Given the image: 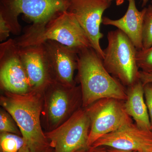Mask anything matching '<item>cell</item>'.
I'll list each match as a JSON object with an SVG mask.
<instances>
[{
  "label": "cell",
  "instance_id": "6da1fadb",
  "mask_svg": "<svg viewBox=\"0 0 152 152\" xmlns=\"http://www.w3.org/2000/svg\"><path fill=\"white\" fill-rule=\"evenodd\" d=\"M43 101V92L37 91L23 94L4 91L0 97L1 105L15 120L31 152L50 147L41 123Z\"/></svg>",
  "mask_w": 152,
  "mask_h": 152
},
{
  "label": "cell",
  "instance_id": "7a4b0ae2",
  "mask_svg": "<svg viewBox=\"0 0 152 152\" xmlns=\"http://www.w3.org/2000/svg\"><path fill=\"white\" fill-rule=\"evenodd\" d=\"M77 70L83 108L105 98L126 100L124 87L110 75L92 48L79 51Z\"/></svg>",
  "mask_w": 152,
  "mask_h": 152
},
{
  "label": "cell",
  "instance_id": "3957f363",
  "mask_svg": "<svg viewBox=\"0 0 152 152\" xmlns=\"http://www.w3.org/2000/svg\"><path fill=\"white\" fill-rule=\"evenodd\" d=\"M15 40L21 48L41 45L48 40L79 51L92 48L75 15L68 10L57 15L44 26L27 28L23 34Z\"/></svg>",
  "mask_w": 152,
  "mask_h": 152
},
{
  "label": "cell",
  "instance_id": "277c9868",
  "mask_svg": "<svg viewBox=\"0 0 152 152\" xmlns=\"http://www.w3.org/2000/svg\"><path fill=\"white\" fill-rule=\"evenodd\" d=\"M69 4L70 0H0V15L9 25L11 33L18 35L21 31L18 20L20 14L32 22L31 27H38L68 10Z\"/></svg>",
  "mask_w": 152,
  "mask_h": 152
},
{
  "label": "cell",
  "instance_id": "5b68a950",
  "mask_svg": "<svg viewBox=\"0 0 152 152\" xmlns=\"http://www.w3.org/2000/svg\"><path fill=\"white\" fill-rule=\"evenodd\" d=\"M41 123L45 132L56 129L65 122L82 103L80 86H68L53 81L43 91Z\"/></svg>",
  "mask_w": 152,
  "mask_h": 152
},
{
  "label": "cell",
  "instance_id": "8992f818",
  "mask_svg": "<svg viewBox=\"0 0 152 152\" xmlns=\"http://www.w3.org/2000/svg\"><path fill=\"white\" fill-rule=\"evenodd\" d=\"M107 46L102 60L109 73L115 76L124 85L131 86L139 80L137 50L126 34L119 29L108 33Z\"/></svg>",
  "mask_w": 152,
  "mask_h": 152
},
{
  "label": "cell",
  "instance_id": "52a82bcc",
  "mask_svg": "<svg viewBox=\"0 0 152 152\" xmlns=\"http://www.w3.org/2000/svg\"><path fill=\"white\" fill-rule=\"evenodd\" d=\"M120 101L105 98L85 108L91 121L88 147L102 136L132 123Z\"/></svg>",
  "mask_w": 152,
  "mask_h": 152
},
{
  "label": "cell",
  "instance_id": "ba28073f",
  "mask_svg": "<svg viewBox=\"0 0 152 152\" xmlns=\"http://www.w3.org/2000/svg\"><path fill=\"white\" fill-rule=\"evenodd\" d=\"M90 127L86 110L80 109L56 129L45 133L54 152H75L88 147Z\"/></svg>",
  "mask_w": 152,
  "mask_h": 152
},
{
  "label": "cell",
  "instance_id": "9c48e42d",
  "mask_svg": "<svg viewBox=\"0 0 152 152\" xmlns=\"http://www.w3.org/2000/svg\"><path fill=\"white\" fill-rule=\"evenodd\" d=\"M0 83L4 91L13 94L33 91L15 40L10 39L0 45Z\"/></svg>",
  "mask_w": 152,
  "mask_h": 152
},
{
  "label": "cell",
  "instance_id": "30bf717a",
  "mask_svg": "<svg viewBox=\"0 0 152 152\" xmlns=\"http://www.w3.org/2000/svg\"><path fill=\"white\" fill-rule=\"evenodd\" d=\"M110 0H70L68 11L73 14L89 40L92 47L102 60L104 50L100 40L103 37L101 32L103 15L111 4Z\"/></svg>",
  "mask_w": 152,
  "mask_h": 152
},
{
  "label": "cell",
  "instance_id": "8fae6325",
  "mask_svg": "<svg viewBox=\"0 0 152 152\" xmlns=\"http://www.w3.org/2000/svg\"><path fill=\"white\" fill-rule=\"evenodd\" d=\"M42 44L53 81L68 86H75L74 74L77 69L79 50L54 41Z\"/></svg>",
  "mask_w": 152,
  "mask_h": 152
},
{
  "label": "cell",
  "instance_id": "7c38bea8",
  "mask_svg": "<svg viewBox=\"0 0 152 152\" xmlns=\"http://www.w3.org/2000/svg\"><path fill=\"white\" fill-rule=\"evenodd\" d=\"M91 146L138 152L152 151V132L140 129L132 123L101 137Z\"/></svg>",
  "mask_w": 152,
  "mask_h": 152
},
{
  "label": "cell",
  "instance_id": "4fadbf2b",
  "mask_svg": "<svg viewBox=\"0 0 152 152\" xmlns=\"http://www.w3.org/2000/svg\"><path fill=\"white\" fill-rule=\"evenodd\" d=\"M19 53L32 89L43 92L53 80L42 44L19 47Z\"/></svg>",
  "mask_w": 152,
  "mask_h": 152
},
{
  "label": "cell",
  "instance_id": "5bb4252c",
  "mask_svg": "<svg viewBox=\"0 0 152 152\" xmlns=\"http://www.w3.org/2000/svg\"><path fill=\"white\" fill-rule=\"evenodd\" d=\"M128 1L129 6L124 16L118 20L104 17L102 23L116 27L126 35L137 50H142V29L146 7L139 11L136 7L135 0Z\"/></svg>",
  "mask_w": 152,
  "mask_h": 152
},
{
  "label": "cell",
  "instance_id": "9a60e30c",
  "mask_svg": "<svg viewBox=\"0 0 152 152\" xmlns=\"http://www.w3.org/2000/svg\"><path fill=\"white\" fill-rule=\"evenodd\" d=\"M144 86L138 80L131 86L124 108L127 113L132 117L140 129L152 130L151 125L146 104L144 99Z\"/></svg>",
  "mask_w": 152,
  "mask_h": 152
},
{
  "label": "cell",
  "instance_id": "2e32d148",
  "mask_svg": "<svg viewBox=\"0 0 152 152\" xmlns=\"http://www.w3.org/2000/svg\"><path fill=\"white\" fill-rule=\"evenodd\" d=\"M25 144L22 136L11 133L0 134V152H18Z\"/></svg>",
  "mask_w": 152,
  "mask_h": 152
},
{
  "label": "cell",
  "instance_id": "e0dca14e",
  "mask_svg": "<svg viewBox=\"0 0 152 152\" xmlns=\"http://www.w3.org/2000/svg\"><path fill=\"white\" fill-rule=\"evenodd\" d=\"M142 50L152 46V7L150 4L146 7L142 29Z\"/></svg>",
  "mask_w": 152,
  "mask_h": 152
},
{
  "label": "cell",
  "instance_id": "ac0fdd59",
  "mask_svg": "<svg viewBox=\"0 0 152 152\" xmlns=\"http://www.w3.org/2000/svg\"><path fill=\"white\" fill-rule=\"evenodd\" d=\"M0 132L13 133L22 136L15 120L3 108L0 110Z\"/></svg>",
  "mask_w": 152,
  "mask_h": 152
},
{
  "label": "cell",
  "instance_id": "d6986e66",
  "mask_svg": "<svg viewBox=\"0 0 152 152\" xmlns=\"http://www.w3.org/2000/svg\"><path fill=\"white\" fill-rule=\"evenodd\" d=\"M137 65L142 72L152 74V46L146 50H137Z\"/></svg>",
  "mask_w": 152,
  "mask_h": 152
},
{
  "label": "cell",
  "instance_id": "ffe728a7",
  "mask_svg": "<svg viewBox=\"0 0 152 152\" xmlns=\"http://www.w3.org/2000/svg\"><path fill=\"white\" fill-rule=\"evenodd\" d=\"M144 89L146 104L149 112L152 129V83L147 84L145 85Z\"/></svg>",
  "mask_w": 152,
  "mask_h": 152
},
{
  "label": "cell",
  "instance_id": "44dd1931",
  "mask_svg": "<svg viewBox=\"0 0 152 152\" xmlns=\"http://www.w3.org/2000/svg\"><path fill=\"white\" fill-rule=\"evenodd\" d=\"M11 32L10 28L2 16L0 15V41L6 40Z\"/></svg>",
  "mask_w": 152,
  "mask_h": 152
},
{
  "label": "cell",
  "instance_id": "7402d4cb",
  "mask_svg": "<svg viewBox=\"0 0 152 152\" xmlns=\"http://www.w3.org/2000/svg\"><path fill=\"white\" fill-rule=\"evenodd\" d=\"M137 77L143 86L147 84L152 83V74L145 72L142 71H139Z\"/></svg>",
  "mask_w": 152,
  "mask_h": 152
},
{
  "label": "cell",
  "instance_id": "603a6c76",
  "mask_svg": "<svg viewBox=\"0 0 152 152\" xmlns=\"http://www.w3.org/2000/svg\"><path fill=\"white\" fill-rule=\"evenodd\" d=\"M75 152H109L108 150L104 147H87Z\"/></svg>",
  "mask_w": 152,
  "mask_h": 152
},
{
  "label": "cell",
  "instance_id": "cb8c5ba5",
  "mask_svg": "<svg viewBox=\"0 0 152 152\" xmlns=\"http://www.w3.org/2000/svg\"><path fill=\"white\" fill-rule=\"evenodd\" d=\"M18 152H31L28 147L26 144L23 146V147Z\"/></svg>",
  "mask_w": 152,
  "mask_h": 152
},
{
  "label": "cell",
  "instance_id": "d4e9b609",
  "mask_svg": "<svg viewBox=\"0 0 152 152\" xmlns=\"http://www.w3.org/2000/svg\"><path fill=\"white\" fill-rule=\"evenodd\" d=\"M108 150L109 152H136L135 151H121V150H118L115 149L111 148Z\"/></svg>",
  "mask_w": 152,
  "mask_h": 152
},
{
  "label": "cell",
  "instance_id": "484cf974",
  "mask_svg": "<svg viewBox=\"0 0 152 152\" xmlns=\"http://www.w3.org/2000/svg\"><path fill=\"white\" fill-rule=\"evenodd\" d=\"M110 1H115L116 3V4L117 6H120L124 2L125 0H110Z\"/></svg>",
  "mask_w": 152,
  "mask_h": 152
},
{
  "label": "cell",
  "instance_id": "4316f807",
  "mask_svg": "<svg viewBox=\"0 0 152 152\" xmlns=\"http://www.w3.org/2000/svg\"><path fill=\"white\" fill-rule=\"evenodd\" d=\"M149 0H142V7H145L146 5Z\"/></svg>",
  "mask_w": 152,
  "mask_h": 152
},
{
  "label": "cell",
  "instance_id": "83f0119b",
  "mask_svg": "<svg viewBox=\"0 0 152 152\" xmlns=\"http://www.w3.org/2000/svg\"><path fill=\"white\" fill-rule=\"evenodd\" d=\"M43 152H54V150L53 148L50 147V148H48L46 150Z\"/></svg>",
  "mask_w": 152,
  "mask_h": 152
},
{
  "label": "cell",
  "instance_id": "f1b7e54d",
  "mask_svg": "<svg viewBox=\"0 0 152 152\" xmlns=\"http://www.w3.org/2000/svg\"><path fill=\"white\" fill-rule=\"evenodd\" d=\"M151 6H152V0L151 1Z\"/></svg>",
  "mask_w": 152,
  "mask_h": 152
},
{
  "label": "cell",
  "instance_id": "f546056e",
  "mask_svg": "<svg viewBox=\"0 0 152 152\" xmlns=\"http://www.w3.org/2000/svg\"><path fill=\"white\" fill-rule=\"evenodd\" d=\"M145 152H152V151H150Z\"/></svg>",
  "mask_w": 152,
  "mask_h": 152
}]
</instances>
